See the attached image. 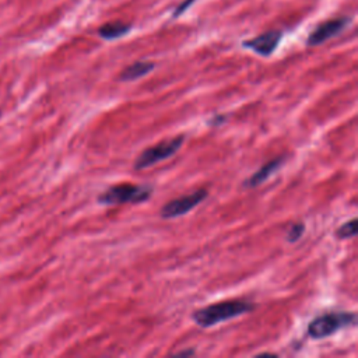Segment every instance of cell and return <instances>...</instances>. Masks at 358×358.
<instances>
[{
    "instance_id": "1",
    "label": "cell",
    "mask_w": 358,
    "mask_h": 358,
    "mask_svg": "<svg viewBox=\"0 0 358 358\" xmlns=\"http://www.w3.org/2000/svg\"><path fill=\"white\" fill-rule=\"evenodd\" d=\"M255 309L252 302L243 299H227L217 303L207 305L193 312L192 320L200 327H213L221 322H228L231 319L239 317Z\"/></svg>"
},
{
    "instance_id": "2",
    "label": "cell",
    "mask_w": 358,
    "mask_h": 358,
    "mask_svg": "<svg viewBox=\"0 0 358 358\" xmlns=\"http://www.w3.org/2000/svg\"><path fill=\"white\" fill-rule=\"evenodd\" d=\"M154 187L151 185L119 183L109 186L105 192L98 194L96 201L103 206H116L127 203H143L152 196Z\"/></svg>"
},
{
    "instance_id": "3",
    "label": "cell",
    "mask_w": 358,
    "mask_h": 358,
    "mask_svg": "<svg viewBox=\"0 0 358 358\" xmlns=\"http://www.w3.org/2000/svg\"><path fill=\"white\" fill-rule=\"evenodd\" d=\"M355 323L357 315L354 312H329L310 320L306 333L313 340H322L344 327L354 326Z\"/></svg>"
},
{
    "instance_id": "4",
    "label": "cell",
    "mask_w": 358,
    "mask_h": 358,
    "mask_svg": "<svg viewBox=\"0 0 358 358\" xmlns=\"http://www.w3.org/2000/svg\"><path fill=\"white\" fill-rule=\"evenodd\" d=\"M185 138H186L185 134H179L173 138L159 141V143L154 144L152 147H148V148L143 150L138 154V157L136 158V161L133 164V168L137 169V171L145 169V168H150V166H152L158 162H162V161L171 158L172 155H175L179 151Z\"/></svg>"
},
{
    "instance_id": "5",
    "label": "cell",
    "mask_w": 358,
    "mask_h": 358,
    "mask_svg": "<svg viewBox=\"0 0 358 358\" xmlns=\"http://www.w3.org/2000/svg\"><path fill=\"white\" fill-rule=\"evenodd\" d=\"M208 197V192L206 189H197L190 194H185L176 197L168 203H165L159 211V215L165 220H172L187 214L194 210L199 204H201Z\"/></svg>"
},
{
    "instance_id": "6",
    "label": "cell",
    "mask_w": 358,
    "mask_h": 358,
    "mask_svg": "<svg viewBox=\"0 0 358 358\" xmlns=\"http://www.w3.org/2000/svg\"><path fill=\"white\" fill-rule=\"evenodd\" d=\"M350 24L348 17H338L327 20L322 24H319L308 36L306 45L308 46H317L323 42L331 39L333 36H337L340 32L344 31V28Z\"/></svg>"
},
{
    "instance_id": "7",
    "label": "cell",
    "mask_w": 358,
    "mask_h": 358,
    "mask_svg": "<svg viewBox=\"0 0 358 358\" xmlns=\"http://www.w3.org/2000/svg\"><path fill=\"white\" fill-rule=\"evenodd\" d=\"M281 36H282L281 31L273 29V31H267L259 36H255L249 41H245L242 45H243V48L250 49L263 57H267L274 53V50L277 49V46L281 41Z\"/></svg>"
},
{
    "instance_id": "8",
    "label": "cell",
    "mask_w": 358,
    "mask_h": 358,
    "mask_svg": "<svg viewBox=\"0 0 358 358\" xmlns=\"http://www.w3.org/2000/svg\"><path fill=\"white\" fill-rule=\"evenodd\" d=\"M284 162H285V157H277L274 159H270L268 162L262 165L256 172H253L248 179H245L242 186L245 189H253L263 185L284 165Z\"/></svg>"
},
{
    "instance_id": "9",
    "label": "cell",
    "mask_w": 358,
    "mask_h": 358,
    "mask_svg": "<svg viewBox=\"0 0 358 358\" xmlns=\"http://www.w3.org/2000/svg\"><path fill=\"white\" fill-rule=\"evenodd\" d=\"M155 69V63L148 60H138L129 64L124 70L120 71L119 80L120 81H134L144 76H148Z\"/></svg>"
},
{
    "instance_id": "10",
    "label": "cell",
    "mask_w": 358,
    "mask_h": 358,
    "mask_svg": "<svg viewBox=\"0 0 358 358\" xmlns=\"http://www.w3.org/2000/svg\"><path fill=\"white\" fill-rule=\"evenodd\" d=\"M130 29H131L130 24L122 22V21H113V22L103 24L98 29V35L105 41H115V39H119V38L127 35L130 32Z\"/></svg>"
},
{
    "instance_id": "11",
    "label": "cell",
    "mask_w": 358,
    "mask_h": 358,
    "mask_svg": "<svg viewBox=\"0 0 358 358\" xmlns=\"http://www.w3.org/2000/svg\"><path fill=\"white\" fill-rule=\"evenodd\" d=\"M357 235V220L351 218L350 221L341 224L336 232L334 236L337 239H348V238H354Z\"/></svg>"
},
{
    "instance_id": "12",
    "label": "cell",
    "mask_w": 358,
    "mask_h": 358,
    "mask_svg": "<svg viewBox=\"0 0 358 358\" xmlns=\"http://www.w3.org/2000/svg\"><path fill=\"white\" fill-rule=\"evenodd\" d=\"M303 232H305V224L303 222H296V224L291 225V228L287 231L285 239L289 243H295L302 238Z\"/></svg>"
},
{
    "instance_id": "13",
    "label": "cell",
    "mask_w": 358,
    "mask_h": 358,
    "mask_svg": "<svg viewBox=\"0 0 358 358\" xmlns=\"http://www.w3.org/2000/svg\"><path fill=\"white\" fill-rule=\"evenodd\" d=\"M194 0H183L178 7H176V10L173 11V14H172V17L173 18H176V17H179L180 14H183L185 13V10H187L190 6H192V3H193Z\"/></svg>"
},
{
    "instance_id": "14",
    "label": "cell",
    "mask_w": 358,
    "mask_h": 358,
    "mask_svg": "<svg viewBox=\"0 0 358 358\" xmlns=\"http://www.w3.org/2000/svg\"><path fill=\"white\" fill-rule=\"evenodd\" d=\"M227 115H221V113H217V115H214L211 119H208V126H221L225 120H227Z\"/></svg>"
},
{
    "instance_id": "15",
    "label": "cell",
    "mask_w": 358,
    "mask_h": 358,
    "mask_svg": "<svg viewBox=\"0 0 358 358\" xmlns=\"http://www.w3.org/2000/svg\"><path fill=\"white\" fill-rule=\"evenodd\" d=\"M175 355H178V357H185V355H194V350H193V348H187V350H183V351H178V352H175Z\"/></svg>"
}]
</instances>
